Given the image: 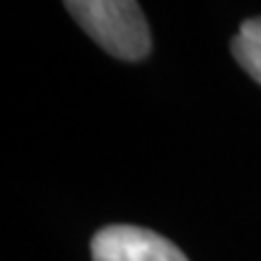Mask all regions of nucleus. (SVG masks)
<instances>
[{"mask_svg":"<svg viewBox=\"0 0 261 261\" xmlns=\"http://www.w3.org/2000/svg\"><path fill=\"white\" fill-rule=\"evenodd\" d=\"M65 10L107 54L121 61H140L150 54V29L138 3L70 0Z\"/></svg>","mask_w":261,"mask_h":261,"instance_id":"nucleus-1","label":"nucleus"},{"mask_svg":"<svg viewBox=\"0 0 261 261\" xmlns=\"http://www.w3.org/2000/svg\"><path fill=\"white\" fill-rule=\"evenodd\" d=\"M92 261H189L162 234L133 225H109L94 234Z\"/></svg>","mask_w":261,"mask_h":261,"instance_id":"nucleus-2","label":"nucleus"},{"mask_svg":"<svg viewBox=\"0 0 261 261\" xmlns=\"http://www.w3.org/2000/svg\"><path fill=\"white\" fill-rule=\"evenodd\" d=\"M237 63L261 85V17L247 19L232 41Z\"/></svg>","mask_w":261,"mask_h":261,"instance_id":"nucleus-3","label":"nucleus"}]
</instances>
